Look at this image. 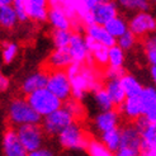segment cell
I'll return each mask as SVG.
<instances>
[{
    "instance_id": "1",
    "label": "cell",
    "mask_w": 156,
    "mask_h": 156,
    "mask_svg": "<svg viewBox=\"0 0 156 156\" xmlns=\"http://www.w3.org/2000/svg\"><path fill=\"white\" fill-rule=\"evenodd\" d=\"M65 71L71 84V97L77 100L83 102L88 93H93L103 87V70L91 62H73L65 69Z\"/></svg>"
},
{
    "instance_id": "2",
    "label": "cell",
    "mask_w": 156,
    "mask_h": 156,
    "mask_svg": "<svg viewBox=\"0 0 156 156\" xmlns=\"http://www.w3.org/2000/svg\"><path fill=\"white\" fill-rule=\"evenodd\" d=\"M6 121L8 126L19 127L23 124L40 123L41 117L38 115L23 97H14L8 105L6 111Z\"/></svg>"
},
{
    "instance_id": "3",
    "label": "cell",
    "mask_w": 156,
    "mask_h": 156,
    "mask_svg": "<svg viewBox=\"0 0 156 156\" xmlns=\"http://www.w3.org/2000/svg\"><path fill=\"white\" fill-rule=\"evenodd\" d=\"M58 144L64 150L69 151H85L91 135L83 127L81 122H73L65 127L56 136Z\"/></svg>"
},
{
    "instance_id": "4",
    "label": "cell",
    "mask_w": 156,
    "mask_h": 156,
    "mask_svg": "<svg viewBox=\"0 0 156 156\" xmlns=\"http://www.w3.org/2000/svg\"><path fill=\"white\" fill-rule=\"evenodd\" d=\"M26 99L28 104L41 118L62 107V100H60L46 87L29 93L26 95Z\"/></svg>"
},
{
    "instance_id": "5",
    "label": "cell",
    "mask_w": 156,
    "mask_h": 156,
    "mask_svg": "<svg viewBox=\"0 0 156 156\" xmlns=\"http://www.w3.org/2000/svg\"><path fill=\"white\" fill-rule=\"evenodd\" d=\"M121 144L114 154L118 156H138L140 155V142L141 136L133 122L126 123L119 128Z\"/></svg>"
},
{
    "instance_id": "6",
    "label": "cell",
    "mask_w": 156,
    "mask_h": 156,
    "mask_svg": "<svg viewBox=\"0 0 156 156\" xmlns=\"http://www.w3.org/2000/svg\"><path fill=\"white\" fill-rule=\"evenodd\" d=\"M73 122H75L74 117L64 107H60L55 112L42 117L40 124L46 136L56 137L62 129L67 127L69 124H71Z\"/></svg>"
},
{
    "instance_id": "7",
    "label": "cell",
    "mask_w": 156,
    "mask_h": 156,
    "mask_svg": "<svg viewBox=\"0 0 156 156\" xmlns=\"http://www.w3.org/2000/svg\"><path fill=\"white\" fill-rule=\"evenodd\" d=\"M137 127L141 142H140V155L155 156L156 155V123L147 121L144 115L133 121Z\"/></svg>"
},
{
    "instance_id": "8",
    "label": "cell",
    "mask_w": 156,
    "mask_h": 156,
    "mask_svg": "<svg viewBox=\"0 0 156 156\" xmlns=\"http://www.w3.org/2000/svg\"><path fill=\"white\" fill-rule=\"evenodd\" d=\"M17 133L23 147H24V150L27 151V155L42 147L46 140V135L40 123L19 126L17 127Z\"/></svg>"
},
{
    "instance_id": "9",
    "label": "cell",
    "mask_w": 156,
    "mask_h": 156,
    "mask_svg": "<svg viewBox=\"0 0 156 156\" xmlns=\"http://www.w3.org/2000/svg\"><path fill=\"white\" fill-rule=\"evenodd\" d=\"M46 88L62 102L71 97V84L65 70H50Z\"/></svg>"
},
{
    "instance_id": "10",
    "label": "cell",
    "mask_w": 156,
    "mask_h": 156,
    "mask_svg": "<svg viewBox=\"0 0 156 156\" xmlns=\"http://www.w3.org/2000/svg\"><path fill=\"white\" fill-rule=\"evenodd\" d=\"M156 29L155 17L149 12H138L128 22V30H131L138 40L152 34Z\"/></svg>"
},
{
    "instance_id": "11",
    "label": "cell",
    "mask_w": 156,
    "mask_h": 156,
    "mask_svg": "<svg viewBox=\"0 0 156 156\" xmlns=\"http://www.w3.org/2000/svg\"><path fill=\"white\" fill-rule=\"evenodd\" d=\"M67 50L73 58V62H77V64L89 62V51L85 43V37L80 30H71Z\"/></svg>"
},
{
    "instance_id": "12",
    "label": "cell",
    "mask_w": 156,
    "mask_h": 156,
    "mask_svg": "<svg viewBox=\"0 0 156 156\" xmlns=\"http://www.w3.org/2000/svg\"><path fill=\"white\" fill-rule=\"evenodd\" d=\"M3 152L5 156H26L27 151L23 147L17 133V128L8 126L3 133Z\"/></svg>"
},
{
    "instance_id": "13",
    "label": "cell",
    "mask_w": 156,
    "mask_h": 156,
    "mask_svg": "<svg viewBox=\"0 0 156 156\" xmlns=\"http://www.w3.org/2000/svg\"><path fill=\"white\" fill-rule=\"evenodd\" d=\"M119 123H121V115L118 111H117V108L100 111V113L94 118V127L99 133L109 129L118 128Z\"/></svg>"
},
{
    "instance_id": "14",
    "label": "cell",
    "mask_w": 156,
    "mask_h": 156,
    "mask_svg": "<svg viewBox=\"0 0 156 156\" xmlns=\"http://www.w3.org/2000/svg\"><path fill=\"white\" fill-rule=\"evenodd\" d=\"M138 98L142 105V115L147 121L156 123V89L154 87H144Z\"/></svg>"
},
{
    "instance_id": "15",
    "label": "cell",
    "mask_w": 156,
    "mask_h": 156,
    "mask_svg": "<svg viewBox=\"0 0 156 156\" xmlns=\"http://www.w3.org/2000/svg\"><path fill=\"white\" fill-rule=\"evenodd\" d=\"M70 64H73V58L70 56L67 47H55V50L50 53V56L43 64V69H46L47 71L65 70Z\"/></svg>"
},
{
    "instance_id": "16",
    "label": "cell",
    "mask_w": 156,
    "mask_h": 156,
    "mask_svg": "<svg viewBox=\"0 0 156 156\" xmlns=\"http://www.w3.org/2000/svg\"><path fill=\"white\" fill-rule=\"evenodd\" d=\"M121 118L127 122H133L142 115V105L138 97H126V99L117 107Z\"/></svg>"
},
{
    "instance_id": "17",
    "label": "cell",
    "mask_w": 156,
    "mask_h": 156,
    "mask_svg": "<svg viewBox=\"0 0 156 156\" xmlns=\"http://www.w3.org/2000/svg\"><path fill=\"white\" fill-rule=\"evenodd\" d=\"M118 14V8L113 0H104V2H99L94 8L91 9L93 20L97 24L104 26L105 23L112 19L113 17Z\"/></svg>"
},
{
    "instance_id": "18",
    "label": "cell",
    "mask_w": 156,
    "mask_h": 156,
    "mask_svg": "<svg viewBox=\"0 0 156 156\" xmlns=\"http://www.w3.org/2000/svg\"><path fill=\"white\" fill-rule=\"evenodd\" d=\"M28 19L36 23L46 22L48 12V0H22Z\"/></svg>"
},
{
    "instance_id": "19",
    "label": "cell",
    "mask_w": 156,
    "mask_h": 156,
    "mask_svg": "<svg viewBox=\"0 0 156 156\" xmlns=\"http://www.w3.org/2000/svg\"><path fill=\"white\" fill-rule=\"evenodd\" d=\"M47 76H48V71L46 69H41L38 71L30 74L29 76H27L24 80L20 84V91L24 95L29 94L37 89L44 88L46 84H47Z\"/></svg>"
},
{
    "instance_id": "20",
    "label": "cell",
    "mask_w": 156,
    "mask_h": 156,
    "mask_svg": "<svg viewBox=\"0 0 156 156\" xmlns=\"http://www.w3.org/2000/svg\"><path fill=\"white\" fill-rule=\"evenodd\" d=\"M46 20L53 29H70L73 30V22L69 15L57 6H48Z\"/></svg>"
},
{
    "instance_id": "21",
    "label": "cell",
    "mask_w": 156,
    "mask_h": 156,
    "mask_svg": "<svg viewBox=\"0 0 156 156\" xmlns=\"http://www.w3.org/2000/svg\"><path fill=\"white\" fill-rule=\"evenodd\" d=\"M85 30V36L91 38L93 41H95L103 46L107 47H111L115 43V38L112 37L107 32V29L104 28V26L102 24H97V23H91V24L84 27Z\"/></svg>"
},
{
    "instance_id": "22",
    "label": "cell",
    "mask_w": 156,
    "mask_h": 156,
    "mask_svg": "<svg viewBox=\"0 0 156 156\" xmlns=\"http://www.w3.org/2000/svg\"><path fill=\"white\" fill-rule=\"evenodd\" d=\"M19 23L18 15L12 4L0 5V28L5 30H12Z\"/></svg>"
},
{
    "instance_id": "23",
    "label": "cell",
    "mask_w": 156,
    "mask_h": 156,
    "mask_svg": "<svg viewBox=\"0 0 156 156\" xmlns=\"http://www.w3.org/2000/svg\"><path fill=\"white\" fill-rule=\"evenodd\" d=\"M104 81H105V84L103 87L109 94V97H111L114 107L117 108L126 99V93H124V90L122 88L121 81H119V79H105Z\"/></svg>"
},
{
    "instance_id": "24",
    "label": "cell",
    "mask_w": 156,
    "mask_h": 156,
    "mask_svg": "<svg viewBox=\"0 0 156 156\" xmlns=\"http://www.w3.org/2000/svg\"><path fill=\"white\" fill-rule=\"evenodd\" d=\"M119 81L124 93H126V97H138L144 88L142 84L131 74L123 73L119 77Z\"/></svg>"
},
{
    "instance_id": "25",
    "label": "cell",
    "mask_w": 156,
    "mask_h": 156,
    "mask_svg": "<svg viewBox=\"0 0 156 156\" xmlns=\"http://www.w3.org/2000/svg\"><path fill=\"white\" fill-rule=\"evenodd\" d=\"M104 28L107 29V32L109 34L117 40V38H118L119 36H122L126 30H128V22L117 14L115 17H113L112 19H109L105 23Z\"/></svg>"
},
{
    "instance_id": "26",
    "label": "cell",
    "mask_w": 156,
    "mask_h": 156,
    "mask_svg": "<svg viewBox=\"0 0 156 156\" xmlns=\"http://www.w3.org/2000/svg\"><path fill=\"white\" fill-rule=\"evenodd\" d=\"M62 107H64L66 111L74 117V119L77 122H81L85 118V115H87V112H85V108L81 103V100H77L73 97H70L65 102H62Z\"/></svg>"
},
{
    "instance_id": "27",
    "label": "cell",
    "mask_w": 156,
    "mask_h": 156,
    "mask_svg": "<svg viewBox=\"0 0 156 156\" xmlns=\"http://www.w3.org/2000/svg\"><path fill=\"white\" fill-rule=\"evenodd\" d=\"M100 141H102L107 147L108 150L112 154H114L119 147L121 144V133H119V127L114 128V129H109L105 132L100 133Z\"/></svg>"
},
{
    "instance_id": "28",
    "label": "cell",
    "mask_w": 156,
    "mask_h": 156,
    "mask_svg": "<svg viewBox=\"0 0 156 156\" xmlns=\"http://www.w3.org/2000/svg\"><path fill=\"white\" fill-rule=\"evenodd\" d=\"M124 61H126V53L123 48H121L117 43L108 47V66L123 69Z\"/></svg>"
},
{
    "instance_id": "29",
    "label": "cell",
    "mask_w": 156,
    "mask_h": 156,
    "mask_svg": "<svg viewBox=\"0 0 156 156\" xmlns=\"http://www.w3.org/2000/svg\"><path fill=\"white\" fill-rule=\"evenodd\" d=\"M19 52V46L13 41H3L0 43V55H2V61L4 64L9 65L15 60Z\"/></svg>"
},
{
    "instance_id": "30",
    "label": "cell",
    "mask_w": 156,
    "mask_h": 156,
    "mask_svg": "<svg viewBox=\"0 0 156 156\" xmlns=\"http://www.w3.org/2000/svg\"><path fill=\"white\" fill-rule=\"evenodd\" d=\"M90 156H112L113 154L108 150V147L100 141L98 138H91L89 140V142L87 145V149H85Z\"/></svg>"
},
{
    "instance_id": "31",
    "label": "cell",
    "mask_w": 156,
    "mask_h": 156,
    "mask_svg": "<svg viewBox=\"0 0 156 156\" xmlns=\"http://www.w3.org/2000/svg\"><path fill=\"white\" fill-rule=\"evenodd\" d=\"M142 47L146 55V58L150 65L156 64V38L152 34H149L142 38Z\"/></svg>"
},
{
    "instance_id": "32",
    "label": "cell",
    "mask_w": 156,
    "mask_h": 156,
    "mask_svg": "<svg viewBox=\"0 0 156 156\" xmlns=\"http://www.w3.org/2000/svg\"><path fill=\"white\" fill-rule=\"evenodd\" d=\"M117 2L127 10L149 12L151 9V0H117Z\"/></svg>"
},
{
    "instance_id": "33",
    "label": "cell",
    "mask_w": 156,
    "mask_h": 156,
    "mask_svg": "<svg viewBox=\"0 0 156 156\" xmlns=\"http://www.w3.org/2000/svg\"><path fill=\"white\" fill-rule=\"evenodd\" d=\"M94 93V99H95V103L99 107L100 111H107V109H112L115 108L111 97L107 93V90L104 89V87H100L99 89H97Z\"/></svg>"
},
{
    "instance_id": "34",
    "label": "cell",
    "mask_w": 156,
    "mask_h": 156,
    "mask_svg": "<svg viewBox=\"0 0 156 156\" xmlns=\"http://www.w3.org/2000/svg\"><path fill=\"white\" fill-rule=\"evenodd\" d=\"M71 30L70 29H53L52 32V42L55 47H67L70 41Z\"/></svg>"
},
{
    "instance_id": "35",
    "label": "cell",
    "mask_w": 156,
    "mask_h": 156,
    "mask_svg": "<svg viewBox=\"0 0 156 156\" xmlns=\"http://www.w3.org/2000/svg\"><path fill=\"white\" fill-rule=\"evenodd\" d=\"M137 42H138V38L132 33L131 30H126L122 36H119L115 40V43L118 44L121 48H123L124 51H128L131 48H133Z\"/></svg>"
},
{
    "instance_id": "36",
    "label": "cell",
    "mask_w": 156,
    "mask_h": 156,
    "mask_svg": "<svg viewBox=\"0 0 156 156\" xmlns=\"http://www.w3.org/2000/svg\"><path fill=\"white\" fill-rule=\"evenodd\" d=\"M99 2H104V0H80V12L77 14V22H79V17L84 13L91 12V9L94 8ZM80 24V23H79ZM83 28V27H81Z\"/></svg>"
},
{
    "instance_id": "37",
    "label": "cell",
    "mask_w": 156,
    "mask_h": 156,
    "mask_svg": "<svg viewBox=\"0 0 156 156\" xmlns=\"http://www.w3.org/2000/svg\"><path fill=\"white\" fill-rule=\"evenodd\" d=\"M12 5H13L15 13H17V15H18L19 22H27L28 20V17H27V13H26L24 5H23L22 0H13Z\"/></svg>"
},
{
    "instance_id": "38",
    "label": "cell",
    "mask_w": 156,
    "mask_h": 156,
    "mask_svg": "<svg viewBox=\"0 0 156 156\" xmlns=\"http://www.w3.org/2000/svg\"><path fill=\"white\" fill-rule=\"evenodd\" d=\"M29 156H53V151H51L50 149H46V147H40V149H37L32 152H29L28 154Z\"/></svg>"
},
{
    "instance_id": "39",
    "label": "cell",
    "mask_w": 156,
    "mask_h": 156,
    "mask_svg": "<svg viewBox=\"0 0 156 156\" xmlns=\"http://www.w3.org/2000/svg\"><path fill=\"white\" fill-rule=\"evenodd\" d=\"M9 87H10V80H9V77L5 76L2 71H0V93L6 91L8 89H9Z\"/></svg>"
},
{
    "instance_id": "40",
    "label": "cell",
    "mask_w": 156,
    "mask_h": 156,
    "mask_svg": "<svg viewBox=\"0 0 156 156\" xmlns=\"http://www.w3.org/2000/svg\"><path fill=\"white\" fill-rule=\"evenodd\" d=\"M150 74H151V79L155 81L156 80V64L150 65Z\"/></svg>"
},
{
    "instance_id": "41",
    "label": "cell",
    "mask_w": 156,
    "mask_h": 156,
    "mask_svg": "<svg viewBox=\"0 0 156 156\" xmlns=\"http://www.w3.org/2000/svg\"><path fill=\"white\" fill-rule=\"evenodd\" d=\"M13 0H0V5H5V4H12Z\"/></svg>"
},
{
    "instance_id": "42",
    "label": "cell",
    "mask_w": 156,
    "mask_h": 156,
    "mask_svg": "<svg viewBox=\"0 0 156 156\" xmlns=\"http://www.w3.org/2000/svg\"><path fill=\"white\" fill-rule=\"evenodd\" d=\"M0 66H2V58H0Z\"/></svg>"
},
{
    "instance_id": "43",
    "label": "cell",
    "mask_w": 156,
    "mask_h": 156,
    "mask_svg": "<svg viewBox=\"0 0 156 156\" xmlns=\"http://www.w3.org/2000/svg\"><path fill=\"white\" fill-rule=\"evenodd\" d=\"M0 32H2V28H0Z\"/></svg>"
},
{
    "instance_id": "44",
    "label": "cell",
    "mask_w": 156,
    "mask_h": 156,
    "mask_svg": "<svg viewBox=\"0 0 156 156\" xmlns=\"http://www.w3.org/2000/svg\"><path fill=\"white\" fill-rule=\"evenodd\" d=\"M154 2H155V0H154Z\"/></svg>"
}]
</instances>
